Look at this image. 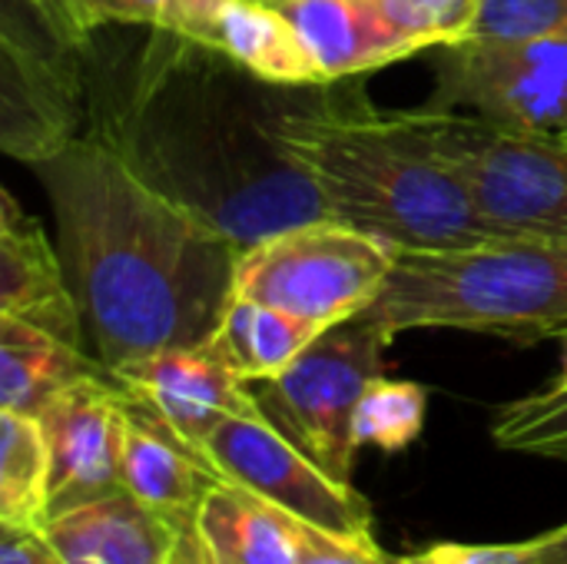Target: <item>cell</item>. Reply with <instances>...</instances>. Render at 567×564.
<instances>
[{
  "instance_id": "9",
  "label": "cell",
  "mask_w": 567,
  "mask_h": 564,
  "mask_svg": "<svg viewBox=\"0 0 567 564\" xmlns=\"http://www.w3.org/2000/svg\"><path fill=\"white\" fill-rule=\"evenodd\" d=\"M80 47L56 40L27 0H3L0 20V143L27 166L80 136Z\"/></svg>"
},
{
  "instance_id": "22",
  "label": "cell",
  "mask_w": 567,
  "mask_h": 564,
  "mask_svg": "<svg viewBox=\"0 0 567 564\" xmlns=\"http://www.w3.org/2000/svg\"><path fill=\"white\" fill-rule=\"evenodd\" d=\"M425 412H429V392L422 386L389 376L372 379L352 419L355 449H379V452L409 449L425 429Z\"/></svg>"
},
{
  "instance_id": "33",
  "label": "cell",
  "mask_w": 567,
  "mask_h": 564,
  "mask_svg": "<svg viewBox=\"0 0 567 564\" xmlns=\"http://www.w3.org/2000/svg\"><path fill=\"white\" fill-rule=\"evenodd\" d=\"M561 339H565V359H561V372L555 376V382L548 386V392H567V332Z\"/></svg>"
},
{
  "instance_id": "11",
  "label": "cell",
  "mask_w": 567,
  "mask_h": 564,
  "mask_svg": "<svg viewBox=\"0 0 567 564\" xmlns=\"http://www.w3.org/2000/svg\"><path fill=\"white\" fill-rule=\"evenodd\" d=\"M50 445V515L123 489L126 392L110 376L63 389L40 416Z\"/></svg>"
},
{
  "instance_id": "1",
  "label": "cell",
  "mask_w": 567,
  "mask_h": 564,
  "mask_svg": "<svg viewBox=\"0 0 567 564\" xmlns=\"http://www.w3.org/2000/svg\"><path fill=\"white\" fill-rule=\"evenodd\" d=\"M33 173L56 216L93 359L110 376L213 336L243 253L226 229L150 183L96 133L76 136Z\"/></svg>"
},
{
  "instance_id": "4",
  "label": "cell",
  "mask_w": 567,
  "mask_h": 564,
  "mask_svg": "<svg viewBox=\"0 0 567 564\" xmlns=\"http://www.w3.org/2000/svg\"><path fill=\"white\" fill-rule=\"evenodd\" d=\"M359 319L389 339L412 329H462L512 342L565 336L567 239L402 253L392 279Z\"/></svg>"
},
{
  "instance_id": "7",
  "label": "cell",
  "mask_w": 567,
  "mask_h": 564,
  "mask_svg": "<svg viewBox=\"0 0 567 564\" xmlns=\"http://www.w3.org/2000/svg\"><path fill=\"white\" fill-rule=\"evenodd\" d=\"M392 346L365 319H349L322 332L282 376L259 382L262 416L289 435L332 479L352 485L355 439L352 419L365 386L385 376V349Z\"/></svg>"
},
{
  "instance_id": "17",
  "label": "cell",
  "mask_w": 567,
  "mask_h": 564,
  "mask_svg": "<svg viewBox=\"0 0 567 564\" xmlns=\"http://www.w3.org/2000/svg\"><path fill=\"white\" fill-rule=\"evenodd\" d=\"M196 535L209 564H302V522L229 479L206 492Z\"/></svg>"
},
{
  "instance_id": "16",
  "label": "cell",
  "mask_w": 567,
  "mask_h": 564,
  "mask_svg": "<svg viewBox=\"0 0 567 564\" xmlns=\"http://www.w3.org/2000/svg\"><path fill=\"white\" fill-rule=\"evenodd\" d=\"M40 532L63 564H159L179 539L176 525L126 489L53 515Z\"/></svg>"
},
{
  "instance_id": "13",
  "label": "cell",
  "mask_w": 567,
  "mask_h": 564,
  "mask_svg": "<svg viewBox=\"0 0 567 564\" xmlns=\"http://www.w3.org/2000/svg\"><path fill=\"white\" fill-rule=\"evenodd\" d=\"M0 312L20 316L70 346L83 349L86 342L83 312L60 253L7 189L0 193Z\"/></svg>"
},
{
  "instance_id": "19",
  "label": "cell",
  "mask_w": 567,
  "mask_h": 564,
  "mask_svg": "<svg viewBox=\"0 0 567 564\" xmlns=\"http://www.w3.org/2000/svg\"><path fill=\"white\" fill-rule=\"evenodd\" d=\"M322 332L329 329H322L319 322L299 319L246 296H229L213 336L203 346L243 382L259 386L282 376L306 349H312Z\"/></svg>"
},
{
  "instance_id": "14",
  "label": "cell",
  "mask_w": 567,
  "mask_h": 564,
  "mask_svg": "<svg viewBox=\"0 0 567 564\" xmlns=\"http://www.w3.org/2000/svg\"><path fill=\"white\" fill-rule=\"evenodd\" d=\"M123 489L163 515L169 525L193 529L206 492L223 482L216 462L173 432L159 416L126 396Z\"/></svg>"
},
{
  "instance_id": "18",
  "label": "cell",
  "mask_w": 567,
  "mask_h": 564,
  "mask_svg": "<svg viewBox=\"0 0 567 564\" xmlns=\"http://www.w3.org/2000/svg\"><path fill=\"white\" fill-rule=\"evenodd\" d=\"M90 376H110L93 352L0 312V409L40 416L63 389Z\"/></svg>"
},
{
  "instance_id": "26",
  "label": "cell",
  "mask_w": 567,
  "mask_h": 564,
  "mask_svg": "<svg viewBox=\"0 0 567 564\" xmlns=\"http://www.w3.org/2000/svg\"><path fill=\"white\" fill-rule=\"evenodd\" d=\"M472 37L567 40V0H482Z\"/></svg>"
},
{
  "instance_id": "21",
  "label": "cell",
  "mask_w": 567,
  "mask_h": 564,
  "mask_svg": "<svg viewBox=\"0 0 567 564\" xmlns=\"http://www.w3.org/2000/svg\"><path fill=\"white\" fill-rule=\"evenodd\" d=\"M50 515V445L37 416L0 409V525L43 529Z\"/></svg>"
},
{
  "instance_id": "34",
  "label": "cell",
  "mask_w": 567,
  "mask_h": 564,
  "mask_svg": "<svg viewBox=\"0 0 567 564\" xmlns=\"http://www.w3.org/2000/svg\"><path fill=\"white\" fill-rule=\"evenodd\" d=\"M565 143H567V140H565Z\"/></svg>"
},
{
  "instance_id": "23",
  "label": "cell",
  "mask_w": 567,
  "mask_h": 564,
  "mask_svg": "<svg viewBox=\"0 0 567 564\" xmlns=\"http://www.w3.org/2000/svg\"><path fill=\"white\" fill-rule=\"evenodd\" d=\"M226 0H73L86 33L110 23H140L193 40H209L213 20Z\"/></svg>"
},
{
  "instance_id": "32",
  "label": "cell",
  "mask_w": 567,
  "mask_h": 564,
  "mask_svg": "<svg viewBox=\"0 0 567 564\" xmlns=\"http://www.w3.org/2000/svg\"><path fill=\"white\" fill-rule=\"evenodd\" d=\"M538 545H542V564H567V525L538 535Z\"/></svg>"
},
{
  "instance_id": "30",
  "label": "cell",
  "mask_w": 567,
  "mask_h": 564,
  "mask_svg": "<svg viewBox=\"0 0 567 564\" xmlns=\"http://www.w3.org/2000/svg\"><path fill=\"white\" fill-rule=\"evenodd\" d=\"M27 3L33 7V13L47 23V30H50L56 40H63V43L83 50V43L90 40V33L83 30L73 0H27Z\"/></svg>"
},
{
  "instance_id": "25",
  "label": "cell",
  "mask_w": 567,
  "mask_h": 564,
  "mask_svg": "<svg viewBox=\"0 0 567 564\" xmlns=\"http://www.w3.org/2000/svg\"><path fill=\"white\" fill-rule=\"evenodd\" d=\"M375 10L409 40L432 47L462 43L472 37L482 0H372Z\"/></svg>"
},
{
  "instance_id": "12",
  "label": "cell",
  "mask_w": 567,
  "mask_h": 564,
  "mask_svg": "<svg viewBox=\"0 0 567 564\" xmlns=\"http://www.w3.org/2000/svg\"><path fill=\"white\" fill-rule=\"evenodd\" d=\"M113 382L199 452H206V439L229 416L262 412L256 389L223 366L206 346L146 356L113 372Z\"/></svg>"
},
{
  "instance_id": "29",
  "label": "cell",
  "mask_w": 567,
  "mask_h": 564,
  "mask_svg": "<svg viewBox=\"0 0 567 564\" xmlns=\"http://www.w3.org/2000/svg\"><path fill=\"white\" fill-rule=\"evenodd\" d=\"M0 564H63L40 529L0 525Z\"/></svg>"
},
{
  "instance_id": "31",
  "label": "cell",
  "mask_w": 567,
  "mask_h": 564,
  "mask_svg": "<svg viewBox=\"0 0 567 564\" xmlns=\"http://www.w3.org/2000/svg\"><path fill=\"white\" fill-rule=\"evenodd\" d=\"M159 564H209L206 562V552H203V542H199V535H196V525L179 532L173 552L166 555V562Z\"/></svg>"
},
{
  "instance_id": "6",
  "label": "cell",
  "mask_w": 567,
  "mask_h": 564,
  "mask_svg": "<svg viewBox=\"0 0 567 564\" xmlns=\"http://www.w3.org/2000/svg\"><path fill=\"white\" fill-rule=\"evenodd\" d=\"M422 120L492 223L515 239H567L565 140L515 133L439 106L422 110Z\"/></svg>"
},
{
  "instance_id": "27",
  "label": "cell",
  "mask_w": 567,
  "mask_h": 564,
  "mask_svg": "<svg viewBox=\"0 0 567 564\" xmlns=\"http://www.w3.org/2000/svg\"><path fill=\"white\" fill-rule=\"evenodd\" d=\"M402 564H542V545L512 542V545H462V542H435L415 555H405Z\"/></svg>"
},
{
  "instance_id": "8",
  "label": "cell",
  "mask_w": 567,
  "mask_h": 564,
  "mask_svg": "<svg viewBox=\"0 0 567 564\" xmlns=\"http://www.w3.org/2000/svg\"><path fill=\"white\" fill-rule=\"evenodd\" d=\"M432 106L532 136L567 140V40L468 37L442 47Z\"/></svg>"
},
{
  "instance_id": "2",
  "label": "cell",
  "mask_w": 567,
  "mask_h": 564,
  "mask_svg": "<svg viewBox=\"0 0 567 564\" xmlns=\"http://www.w3.org/2000/svg\"><path fill=\"white\" fill-rule=\"evenodd\" d=\"M226 63L229 57L203 40L156 30L113 113H96V136L246 249L329 213L309 176L279 150L276 110L252 103L246 80H233Z\"/></svg>"
},
{
  "instance_id": "5",
  "label": "cell",
  "mask_w": 567,
  "mask_h": 564,
  "mask_svg": "<svg viewBox=\"0 0 567 564\" xmlns=\"http://www.w3.org/2000/svg\"><path fill=\"white\" fill-rule=\"evenodd\" d=\"M402 249L332 216L286 226L239 253L233 296L336 329L359 319L385 289Z\"/></svg>"
},
{
  "instance_id": "20",
  "label": "cell",
  "mask_w": 567,
  "mask_h": 564,
  "mask_svg": "<svg viewBox=\"0 0 567 564\" xmlns=\"http://www.w3.org/2000/svg\"><path fill=\"white\" fill-rule=\"evenodd\" d=\"M209 47L272 86H322V76L282 10L266 0H226L213 20Z\"/></svg>"
},
{
  "instance_id": "3",
  "label": "cell",
  "mask_w": 567,
  "mask_h": 564,
  "mask_svg": "<svg viewBox=\"0 0 567 564\" xmlns=\"http://www.w3.org/2000/svg\"><path fill=\"white\" fill-rule=\"evenodd\" d=\"M279 150L309 176L326 213L392 239L402 253L512 243L488 219L419 113L276 110Z\"/></svg>"
},
{
  "instance_id": "10",
  "label": "cell",
  "mask_w": 567,
  "mask_h": 564,
  "mask_svg": "<svg viewBox=\"0 0 567 564\" xmlns=\"http://www.w3.org/2000/svg\"><path fill=\"white\" fill-rule=\"evenodd\" d=\"M206 455L223 479L262 495L292 519L342 539H375L372 505L355 485L332 479L262 412L229 416L209 439Z\"/></svg>"
},
{
  "instance_id": "28",
  "label": "cell",
  "mask_w": 567,
  "mask_h": 564,
  "mask_svg": "<svg viewBox=\"0 0 567 564\" xmlns=\"http://www.w3.org/2000/svg\"><path fill=\"white\" fill-rule=\"evenodd\" d=\"M302 564H402L385 555L375 539H342L302 522Z\"/></svg>"
},
{
  "instance_id": "15",
  "label": "cell",
  "mask_w": 567,
  "mask_h": 564,
  "mask_svg": "<svg viewBox=\"0 0 567 564\" xmlns=\"http://www.w3.org/2000/svg\"><path fill=\"white\" fill-rule=\"evenodd\" d=\"M302 37L322 83L409 60L425 47L402 37L372 0H266Z\"/></svg>"
},
{
  "instance_id": "24",
  "label": "cell",
  "mask_w": 567,
  "mask_h": 564,
  "mask_svg": "<svg viewBox=\"0 0 567 564\" xmlns=\"http://www.w3.org/2000/svg\"><path fill=\"white\" fill-rule=\"evenodd\" d=\"M492 439L505 452L567 462V392H535L498 409Z\"/></svg>"
}]
</instances>
